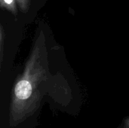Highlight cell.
<instances>
[{
	"label": "cell",
	"instance_id": "6da1fadb",
	"mask_svg": "<svg viewBox=\"0 0 129 128\" xmlns=\"http://www.w3.org/2000/svg\"><path fill=\"white\" fill-rule=\"evenodd\" d=\"M17 2L16 0H0V5L2 8L10 11L14 15H17Z\"/></svg>",
	"mask_w": 129,
	"mask_h": 128
},
{
	"label": "cell",
	"instance_id": "7a4b0ae2",
	"mask_svg": "<svg viewBox=\"0 0 129 128\" xmlns=\"http://www.w3.org/2000/svg\"><path fill=\"white\" fill-rule=\"evenodd\" d=\"M16 1L17 2L19 8L23 12H26L28 11L30 6V0H16Z\"/></svg>",
	"mask_w": 129,
	"mask_h": 128
},
{
	"label": "cell",
	"instance_id": "3957f363",
	"mask_svg": "<svg viewBox=\"0 0 129 128\" xmlns=\"http://www.w3.org/2000/svg\"><path fill=\"white\" fill-rule=\"evenodd\" d=\"M0 51H1V63H2L3 60V50H4V29L2 26H1V29H0Z\"/></svg>",
	"mask_w": 129,
	"mask_h": 128
}]
</instances>
